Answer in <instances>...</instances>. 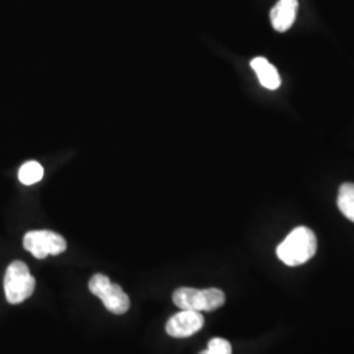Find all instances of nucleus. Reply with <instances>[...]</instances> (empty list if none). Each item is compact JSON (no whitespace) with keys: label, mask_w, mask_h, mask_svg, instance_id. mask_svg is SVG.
Returning <instances> with one entry per match:
<instances>
[{"label":"nucleus","mask_w":354,"mask_h":354,"mask_svg":"<svg viewBox=\"0 0 354 354\" xmlns=\"http://www.w3.org/2000/svg\"><path fill=\"white\" fill-rule=\"evenodd\" d=\"M203 323L205 320L201 313L181 310V313H177L176 315H174L167 322L165 330L172 337L184 339L197 333L203 328Z\"/></svg>","instance_id":"nucleus-6"},{"label":"nucleus","mask_w":354,"mask_h":354,"mask_svg":"<svg viewBox=\"0 0 354 354\" xmlns=\"http://www.w3.org/2000/svg\"><path fill=\"white\" fill-rule=\"evenodd\" d=\"M24 248L28 252L32 253L36 259H45L50 254H59L64 253L67 248V243L64 236L48 231H29L24 236Z\"/></svg>","instance_id":"nucleus-5"},{"label":"nucleus","mask_w":354,"mask_h":354,"mask_svg":"<svg viewBox=\"0 0 354 354\" xmlns=\"http://www.w3.org/2000/svg\"><path fill=\"white\" fill-rule=\"evenodd\" d=\"M337 206L342 214L354 222V184L345 183L339 189Z\"/></svg>","instance_id":"nucleus-9"},{"label":"nucleus","mask_w":354,"mask_h":354,"mask_svg":"<svg viewBox=\"0 0 354 354\" xmlns=\"http://www.w3.org/2000/svg\"><path fill=\"white\" fill-rule=\"evenodd\" d=\"M298 11V0H279L270 11L272 26L277 32H286L290 29Z\"/></svg>","instance_id":"nucleus-7"},{"label":"nucleus","mask_w":354,"mask_h":354,"mask_svg":"<svg viewBox=\"0 0 354 354\" xmlns=\"http://www.w3.org/2000/svg\"><path fill=\"white\" fill-rule=\"evenodd\" d=\"M44 177V167L38 162H28L26 165H21L19 171V180L26 184L32 185L41 181Z\"/></svg>","instance_id":"nucleus-10"},{"label":"nucleus","mask_w":354,"mask_h":354,"mask_svg":"<svg viewBox=\"0 0 354 354\" xmlns=\"http://www.w3.org/2000/svg\"><path fill=\"white\" fill-rule=\"evenodd\" d=\"M89 291L99 297L108 311L115 315L125 314L130 307V299L127 292L117 283L111 282L104 274H95L88 282Z\"/></svg>","instance_id":"nucleus-4"},{"label":"nucleus","mask_w":354,"mask_h":354,"mask_svg":"<svg viewBox=\"0 0 354 354\" xmlns=\"http://www.w3.org/2000/svg\"><path fill=\"white\" fill-rule=\"evenodd\" d=\"M251 67L256 75L259 77L263 87L270 91L279 88L281 86V77H279L277 68L270 64L264 57H256L251 61Z\"/></svg>","instance_id":"nucleus-8"},{"label":"nucleus","mask_w":354,"mask_h":354,"mask_svg":"<svg viewBox=\"0 0 354 354\" xmlns=\"http://www.w3.org/2000/svg\"><path fill=\"white\" fill-rule=\"evenodd\" d=\"M36 289V279L23 261H13L6 270L4 291L11 304H19L28 299Z\"/></svg>","instance_id":"nucleus-3"},{"label":"nucleus","mask_w":354,"mask_h":354,"mask_svg":"<svg viewBox=\"0 0 354 354\" xmlns=\"http://www.w3.org/2000/svg\"><path fill=\"white\" fill-rule=\"evenodd\" d=\"M317 241L310 228H294L277 247L279 260L288 266H302L311 260L317 253Z\"/></svg>","instance_id":"nucleus-1"},{"label":"nucleus","mask_w":354,"mask_h":354,"mask_svg":"<svg viewBox=\"0 0 354 354\" xmlns=\"http://www.w3.org/2000/svg\"><path fill=\"white\" fill-rule=\"evenodd\" d=\"M200 354H232V348H231V344L227 340L221 339V337H215V339L209 342L207 349Z\"/></svg>","instance_id":"nucleus-11"},{"label":"nucleus","mask_w":354,"mask_h":354,"mask_svg":"<svg viewBox=\"0 0 354 354\" xmlns=\"http://www.w3.org/2000/svg\"><path fill=\"white\" fill-rule=\"evenodd\" d=\"M174 304L181 310L192 311H214L226 302L225 292L219 289H192L180 288L172 295Z\"/></svg>","instance_id":"nucleus-2"}]
</instances>
